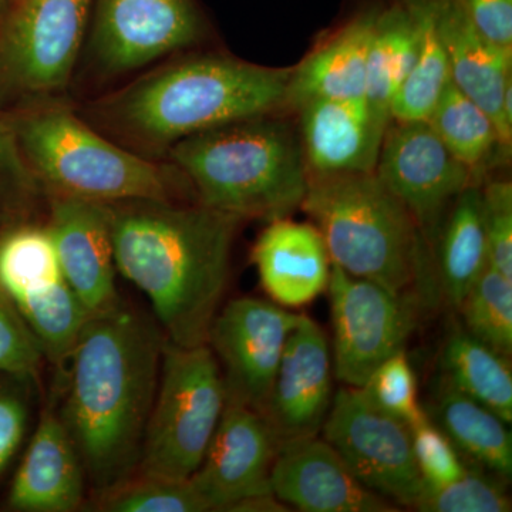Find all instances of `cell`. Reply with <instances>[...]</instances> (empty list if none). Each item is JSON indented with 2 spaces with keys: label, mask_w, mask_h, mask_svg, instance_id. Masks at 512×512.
<instances>
[{
  "label": "cell",
  "mask_w": 512,
  "mask_h": 512,
  "mask_svg": "<svg viewBox=\"0 0 512 512\" xmlns=\"http://www.w3.org/2000/svg\"><path fill=\"white\" fill-rule=\"evenodd\" d=\"M299 315L256 298L228 302L212 320L210 346L227 403L264 412L286 342Z\"/></svg>",
  "instance_id": "obj_11"
},
{
  "label": "cell",
  "mask_w": 512,
  "mask_h": 512,
  "mask_svg": "<svg viewBox=\"0 0 512 512\" xmlns=\"http://www.w3.org/2000/svg\"><path fill=\"white\" fill-rule=\"evenodd\" d=\"M96 510L106 512H207L208 504L188 481L134 474L100 491Z\"/></svg>",
  "instance_id": "obj_31"
},
{
  "label": "cell",
  "mask_w": 512,
  "mask_h": 512,
  "mask_svg": "<svg viewBox=\"0 0 512 512\" xmlns=\"http://www.w3.org/2000/svg\"><path fill=\"white\" fill-rule=\"evenodd\" d=\"M375 174L416 221L431 247L453 202L474 183L427 121L390 120Z\"/></svg>",
  "instance_id": "obj_10"
},
{
  "label": "cell",
  "mask_w": 512,
  "mask_h": 512,
  "mask_svg": "<svg viewBox=\"0 0 512 512\" xmlns=\"http://www.w3.org/2000/svg\"><path fill=\"white\" fill-rule=\"evenodd\" d=\"M419 23V52L390 106V119L426 121L451 83L450 64L437 28L436 0H409Z\"/></svg>",
  "instance_id": "obj_27"
},
{
  "label": "cell",
  "mask_w": 512,
  "mask_h": 512,
  "mask_svg": "<svg viewBox=\"0 0 512 512\" xmlns=\"http://www.w3.org/2000/svg\"><path fill=\"white\" fill-rule=\"evenodd\" d=\"M109 207L117 272L147 296L165 338L184 348L207 345L242 220L201 204L126 201Z\"/></svg>",
  "instance_id": "obj_2"
},
{
  "label": "cell",
  "mask_w": 512,
  "mask_h": 512,
  "mask_svg": "<svg viewBox=\"0 0 512 512\" xmlns=\"http://www.w3.org/2000/svg\"><path fill=\"white\" fill-rule=\"evenodd\" d=\"M426 413L443 430L467 464L484 468L510 481L511 424L451 386L443 376Z\"/></svg>",
  "instance_id": "obj_23"
},
{
  "label": "cell",
  "mask_w": 512,
  "mask_h": 512,
  "mask_svg": "<svg viewBox=\"0 0 512 512\" xmlns=\"http://www.w3.org/2000/svg\"><path fill=\"white\" fill-rule=\"evenodd\" d=\"M19 137L37 173L60 195L104 204L170 201L163 168L109 143L69 111L29 116Z\"/></svg>",
  "instance_id": "obj_6"
},
{
  "label": "cell",
  "mask_w": 512,
  "mask_h": 512,
  "mask_svg": "<svg viewBox=\"0 0 512 512\" xmlns=\"http://www.w3.org/2000/svg\"><path fill=\"white\" fill-rule=\"evenodd\" d=\"M488 264L512 279V185L493 181L481 188Z\"/></svg>",
  "instance_id": "obj_36"
},
{
  "label": "cell",
  "mask_w": 512,
  "mask_h": 512,
  "mask_svg": "<svg viewBox=\"0 0 512 512\" xmlns=\"http://www.w3.org/2000/svg\"><path fill=\"white\" fill-rule=\"evenodd\" d=\"M92 0H22L6 37L10 70L36 92L60 89L69 80Z\"/></svg>",
  "instance_id": "obj_15"
},
{
  "label": "cell",
  "mask_w": 512,
  "mask_h": 512,
  "mask_svg": "<svg viewBox=\"0 0 512 512\" xmlns=\"http://www.w3.org/2000/svg\"><path fill=\"white\" fill-rule=\"evenodd\" d=\"M64 281L49 229L20 227L0 239V292L15 308Z\"/></svg>",
  "instance_id": "obj_28"
},
{
  "label": "cell",
  "mask_w": 512,
  "mask_h": 512,
  "mask_svg": "<svg viewBox=\"0 0 512 512\" xmlns=\"http://www.w3.org/2000/svg\"><path fill=\"white\" fill-rule=\"evenodd\" d=\"M301 210L325 239L332 264L423 309L436 305L434 249L375 173L309 175Z\"/></svg>",
  "instance_id": "obj_3"
},
{
  "label": "cell",
  "mask_w": 512,
  "mask_h": 512,
  "mask_svg": "<svg viewBox=\"0 0 512 512\" xmlns=\"http://www.w3.org/2000/svg\"><path fill=\"white\" fill-rule=\"evenodd\" d=\"M320 431L360 483L392 503L414 507L426 484L406 423L379 409L362 389L346 386L333 396Z\"/></svg>",
  "instance_id": "obj_8"
},
{
  "label": "cell",
  "mask_w": 512,
  "mask_h": 512,
  "mask_svg": "<svg viewBox=\"0 0 512 512\" xmlns=\"http://www.w3.org/2000/svg\"><path fill=\"white\" fill-rule=\"evenodd\" d=\"M47 229L64 279L89 315L117 308L121 301L109 204L60 195L53 201Z\"/></svg>",
  "instance_id": "obj_16"
},
{
  "label": "cell",
  "mask_w": 512,
  "mask_h": 512,
  "mask_svg": "<svg viewBox=\"0 0 512 512\" xmlns=\"http://www.w3.org/2000/svg\"><path fill=\"white\" fill-rule=\"evenodd\" d=\"M426 121L447 150L474 175L483 171L498 147H503L494 121L453 83L448 84Z\"/></svg>",
  "instance_id": "obj_29"
},
{
  "label": "cell",
  "mask_w": 512,
  "mask_h": 512,
  "mask_svg": "<svg viewBox=\"0 0 512 512\" xmlns=\"http://www.w3.org/2000/svg\"><path fill=\"white\" fill-rule=\"evenodd\" d=\"M292 69L201 56L165 67L110 104L134 136L174 144L202 131L271 116L286 107Z\"/></svg>",
  "instance_id": "obj_5"
},
{
  "label": "cell",
  "mask_w": 512,
  "mask_h": 512,
  "mask_svg": "<svg viewBox=\"0 0 512 512\" xmlns=\"http://www.w3.org/2000/svg\"><path fill=\"white\" fill-rule=\"evenodd\" d=\"M332 370L328 338L299 315L262 412L279 444L318 436L332 404Z\"/></svg>",
  "instance_id": "obj_13"
},
{
  "label": "cell",
  "mask_w": 512,
  "mask_h": 512,
  "mask_svg": "<svg viewBox=\"0 0 512 512\" xmlns=\"http://www.w3.org/2000/svg\"><path fill=\"white\" fill-rule=\"evenodd\" d=\"M419 23L410 2L377 13L367 55L366 100L390 119V106L419 52Z\"/></svg>",
  "instance_id": "obj_25"
},
{
  "label": "cell",
  "mask_w": 512,
  "mask_h": 512,
  "mask_svg": "<svg viewBox=\"0 0 512 512\" xmlns=\"http://www.w3.org/2000/svg\"><path fill=\"white\" fill-rule=\"evenodd\" d=\"M28 420L29 407L23 394L0 383V473L22 444Z\"/></svg>",
  "instance_id": "obj_38"
},
{
  "label": "cell",
  "mask_w": 512,
  "mask_h": 512,
  "mask_svg": "<svg viewBox=\"0 0 512 512\" xmlns=\"http://www.w3.org/2000/svg\"><path fill=\"white\" fill-rule=\"evenodd\" d=\"M296 111L309 175L375 173L390 120L366 97L313 100Z\"/></svg>",
  "instance_id": "obj_18"
},
{
  "label": "cell",
  "mask_w": 512,
  "mask_h": 512,
  "mask_svg": "<svg viewBox=\"0 0 512 512\" xmlns=\"http://www.w3.org/2000/svg\"><path fill=\"white\" fill-rule=\"evenodd\" d=\"M480 35L512 49V0H456Z\"/></svg>",
  "instance_id": "obj_37"
},
{
  "label": "cell",
  "mask_w": 512,
  "mask_h": 512,
  "mask_svg": "<svg viewBox=\"0 0 512 512\" xmlns=\"http://www.w3.org/2000/svg\"><path fill=\"white\" fill-rule=\"evenodd\" d=\"M458 311L463 328L495 352L512 355V279L490 264L467 293Z\"/></svg>",
  "instance_id": "obj_30"
},
{
  "label": "cell",
  "mask_w": 512,
  "mask_h": 512,
  "mask_svg": "<svg viewBox=\"0 0 512 512\" xmlns=\"http://www.w3.org/2000/svg\"><path fill=\"white\" fill-rule=\"evenodd\" d=\"M333 326V373L362 389L384 360L404 349L423 306L332 264L328 286Z\"/></svg>",
  "instance_id": "obj_9"
},
{
  "label": "cell",
  "mask_w": 512,
  "mask_h": 512,
  "mask_svg": "<svg viewBox=\"0 0 512 512\" xmlns=\"http://www.w3.org/2000/svg\"><path fill=\"white\" fill-rule=\"evenodd\" d=\"M272 116L225 124L173 144L171 158L201 205L239 220L268 222L301 208L309 185L301 138Z\"/></svg>",
  "instance_id": "obj_4"
},
{
  "label": "cell",
  "mask_w": 512,
  "mask_h": 512,
  "mask_svg": "<svg viewBox=\"0 0 512 512\" xmlns=\"http://www.w3.org/2000/svg\"><path fill=\"white\" fill-rule=\"evenodd\" d=\"M165 339L153 320L121 302L90 316L67 357L59 417L97 493L137 473Z\"/></svg>",
  "instance_id": "obj_1"
},
{
  "label": "cell",
  "mask_w": 512,
  "mask_h": 512,
  "mask_svg": "<svg viewBox=\"0 0 512 512\" xmlns=\"http://www.w3.org/2000/svg\"><path fill=\"white\" fill-rule=\"evenodd\" d=\"M200 28L191 0H99L93 46L107 69L123 72L191 45Z\"/></svg>",
  "instance_id": "obj_14"
},
{
  "label": "cell",
  "mask_w": 512,
  "mask_h": 512,
  "mask_svg": "<svg viewBox=\"0 0 512 512\" xmlns=\"http://www.w3.org/2000/svg\"><path fill=\"white\" fill-rule=\"evenodd\" d=\"M362 390L379 409L409 427L427 416L417 399L416 375L404 349L384 360Z\"/></svg>",
  "instance_id": "obj_33"
},
{
  "label": "cell",
  "mask_w": 512,
  "mask_h": 512,
  "mask_svg": "<svg viewBox=\"0 0 512 512\" xmlns=\"http://www.w3.org/2000/svg\"><path fill=\"white\" fill-rule=\"evenodd\" d=\"M511 357L495 352L456 326L441 349L443 377L451 386L512 423Z\"/></svg>",
  "instance_id": "obj_26"
},
{
  "label": "cell",
  "mask_w": 512,
  "mask_h": 512,
  "mask_svg": "<svg viewBox=\"0 0 512 512\" xmlns=\"http://www.w3.org/2000/svg\"><path fill=\"white\" fill-rule=\"evenodd\" d=\"M271 490L281 503L305 512L399 511L360 483L335 448L318 436L279 444Z\"/></svg>",
  "instance_id": "obj_17"
},
{
  "label": "cell",
  "mask_w": 512,
  "mask_h": 512,
  "mask_svg": "<svg viewBox=\"0 0 512 512\" xmlns=\"http://www.w3.org/2000/svg\"><path fill=\"white\" fill-rule=\"evenodd\" d=\"M507 480L476 466L453 483L424 487L413 510L421 512H510Z\"/></svg>",
  "instance_id": "obj_32"
},
{
  "label": "cell",
  "mask_w": 512,
  "mask_h": 512,
  "mask_svg": "<svg viewBox=\"0 0 512 512\" xmlns=\"http://www.w3.org/2000/svg\"><path fill=\"white\" fill-rule=\"evenodd\" d=\"M437 28L450 64L451 83L494 121L501 146H511L512 127L503 103L512 86V49L478 33L456 0H436Z\"/></svg>",
  "instance_id": "obj_19"
},
{
  "label": "cell",
  "mask_w": 512,
  "mask_h": 512,
  "mask_svg": "<svg viewBox=\"0 0 512 512\" xmlns=\"http://www.w3.org/2000/svg\"><path fill=\"white\" fill-rule=\"evenodd\" d=\"M45 353L8 296L0 292V373L16 379L36 376Z\"/></svg>",
  "instance_id": "obj_35"
},
{
  "label": "cell",
  "mask_w": 512,
  "mask_h": 512,
  "mask_svg": "<svg viewBox=\"0 0 512 512\" xmlns=\"http://www.w3.org/2000/svg\"><path fill=\"white\" fill-rule=\"evenodd\" d=\"M376 16L377 12L357 16L292 69L286 107L298 110L313 100L365 97Z\"/></svg>",
  "instance_id": "obj_22"
},
{
  "label": "cell",
  "mask_w": 512,
  "mask_h": 512,
  "mask_svg": "<svg viewBox=\"0 0 512 512\" xmlns=\"http://www.w3.org/2000/svg\"><path fill=\"white\" fill-rule=\"evenodd\" d=\"M225 404L220 365L210 346L184 348L165 339L136 474L190 480L210 446Z\"/></svg>",
  "instance_id": "obj_7"
},
{
  "label": "cell",
  "mask_w": 512,
  "mask_h": 512,
  "mask_svg": "<svg viewBox=\"0 0 512 512\" xmlns=\"http://www.w3.org/2000/svg\"><path fill=\"white\" fill-rule=\"evenodd\" d=\"M86 473L59 414L40 417L10 487L8 504L22 512H72L82 507Z\"/></svg>",
  "instance_id": "obj_20"
},
{
  "label": "cell",
  "mask_w": 512,
  "mask_h": 512,
  "mask_svg": "<svg viewBox=\"0 0 512 512\" xmlns=\"http://www.w3.org/2000/svg\"><path fill=\"white\" fill-rule=\"evenodd\" d=\"M410 431L414 458L424 484L440 487L453 483L466 473L470 464L429 416L410 426Z\"/></svg>",
  "instance_id": "obj_34"
},
{
  "label": "cell",
  "mask_w": 512,
  "mask_h": 512,
  "mask_svg": "<svg viewBox=\"0 0 512 512\" xmlns=\"http://www.w3.org/2000/svg\"><path fill=\"white\" fill-rule=\"evenodd\" d=\"M252 261L272 301L299 308L328 291L332 259L319 229L281 218L269 222L256 241Z\"/></svg>",
  "instance_id": "obj_21"
},
{
  "label": "cell",
  "mask_w": 512,
  "mask_h": 512,
  "mask_svg": "<svg viewBox=\"0 0 512 512\" xmlns=\"http://www.w3.org/2000/svg\"><path fill=\"white\" fill-rule=\"evenodd\" d=\"M278 448L279 441L261 413L227 403L188 483L211 511H231L242 501L274 494L271 470Z\"/></svg>",
  "instance_id": "obj_12"
},
{
  "label": "cell",
  "mask_w": 512,
  "mask_h": 512,
  "mask_svg": "<svg viewBox=\"0 0 512 512\" xmlns=\"http://www.w3.org/2000/svg\"><path fill=\"white\" fill-rule=\"evenodd\" d=\"M434 248L441 295L451 308L458 309L488 265L480 185H468L458 195L441 224Z\"/></svg>",
  "instance_id": "obj_24"
},
{
  "label": "cell",
  "mask_w": 512,
  "mask_h": 512,
  "mask_svg": "<svg viewBox=\"0 0 512 512\" xmlns=\"http://www.w3.org/2000/svg\"><path fill=\"white\" fill-rule=\"evenodd\" d=\"M10 158V146L5 130L0 126V164H5Z\"/></svg>",
  "instance_id": "obj_39"
}]
</instances>
